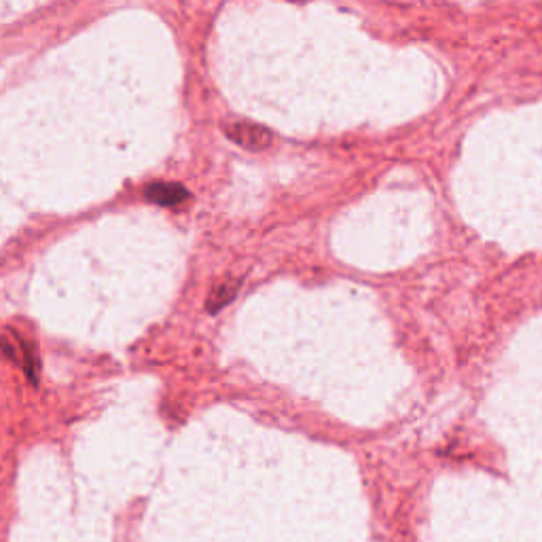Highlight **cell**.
Here are the masks:
<instances>
[{"label":"cell","mask_w":542,"mask_h":542,"mask_svg":"<svg viewBox=\"0 0 542 542\" xmlns=\"http://www.w3.org/2000/svg\"><path fill=\"white\" fill-rule=\"evenodd\" d=\"M225 132L231 140H236L238 144H242V147L250 151H263L271 142V134L255 123H244V121L229 123L225 125Z\"/></svg>","instance_id":"6da1fadb"},{"label":"cell","mask_w":542,"mask_h":542,"mask_svg":"<svg viewBox=\"0 0 542 542\" xmlns=\"http://www.w3.org/2000/svg\"><path fill=\"white\" fill-rule=\"evenodd\" d=\"M147 197L151 202L159 204V206H176L183 200H187L189 193L183 185L176 183H155L147 189Z\"/></svg>","instance_id":"7a4b0ae2"},{"label":"cell","mask_w":542,"mask_h":542,"mask_svg":"<svg viewBox=\"0 0 542 542\" xmlns=\"http://www.w3.org/2000/svg\"><path fill=\"white\" fill-rule=\"evenodd\" d=\"M238 293V284H223L219 288H214V293L210 295L208 299V310L210 312H216V310H221L223 305H227L233 297H236Z\"/></svg>","instance_id":"3957f363"}]
</instances>
